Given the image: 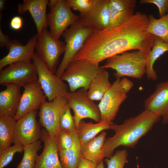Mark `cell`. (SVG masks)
Listing matches in <instances>:
<instances>
[{
  "mask_svg": "<svg viewBox=\"0 0 168 168\" xmlns=\"http://www.w3.org/2000/svg\"><path fill=\"white\" fill-rule=\"evenodd\" d=\"M144 107L161 117L163 124L168 123V80L156 85L154 91L145 100Z\"/></svg>",
  "mask_w": 168,
  "mask_h": 168,
  "instance_id": "cell-18",
  "label": "cell"
},
{
  "mask_svg": "<svg viewBox=\"0 0 168 168\" xmlns=\"http://www.w3.org/2000/svg\"><path fill=\"white\" fill-rule=\"evenodd\" d=\"M68 106L62 116L60 123V129L72 132L77 130L73 116L71 114Z\"/></svg>",
  "mask_w": 168,
  "mask_h": 168,
  "instance_id": "cell-33",
  "label": "cell"
},
{
  "mask_svg": "<svg viewBox=\"0 0 168 168\" xmlns=\"http://www.w3.org/2000/svg\"><path fill=\"white\" fill-rule=\"evenodd\" d=\"M77 130L72 132L60 129L58 135L59 150L68 149L72 146Z\"/></svg>",
  "mask_w": 168,
  "mask_h": 168,
  "instance_id": "cell-32",
  "label": "cell"
},
{
  "mask_svg": "<svg viewBox=\"0 0 168 168\" xmlns=\"http://www.w3.org/2000/svg\"><path fill=\"white\" fill-rule=\"evenodd\" d=\"M6 0H0V14L2 11L5 8V4Z\"/></svg>",
  "mask_w": 168,
  "mask_h": 168,
  "instance_id": "cell-40",
  "label": "cell"
},
{
  "mask_svg": "<svg viewBox=\"0 0 168 168\" xmlns=\"http://www.w3.org/2000/svg\"><path fill=\"white\" fill-rule=\"evenodd\" d=\"M110 17L109 25L104 30L108 31L116 28L130 19L135 14L134 10L120 11L110 3Z\"/></svg>",
  "mask_w": 168,
  "mask_h": 168,
  "instance_id": "cell-29",
  "label": "cell"
},
{
  "mask_svg": "<svg viewBox=\"0 0 168 168\" xmlns=\"http://www.w3.org/2000/svg\"><path fill=\"white\" fill-rule=\"evenodd\" d=\"M65 97L74 113L77 128L80 121L85 118H90L98 123L101 121L98 105L88 97L87 90L82 88L77 91L68 92Z\"/></svg>",
  "mask_w": 168,
  "mask_h": 168,
  "instance_id": "cell-9",
  "label": "cell"
},
{
  "mask_svg": "<svg viewBox=\"0 0 168 168\" xmlns=\"http://www.w3.org/2000/svg\"><path fill=\"white\" fill-rule=\"evenodd\" d=\"M37 80V70L33 62L14 63L0 72L1 85L14 84L24 87Z\"/></svg>",
  "mask_w": 168,
  "mask_h": 168,
  "instance_id": "cell-12",
  "label": "cell"
},
{
  "mask_svg": "<svg viewBox=\"0 0 168 168\" xmlns=\"http://www.w3.org/2000/svg\"><path fill=\"white\" fill-rule=\"evenodd\" d=\"M37 110H33L16 120L12 143L24 146L33 143L41 138V124L37 120Z\"/></svg>",
  "mask_w": 168,
  "mask_h": 168,
  "instance_id": "cell-13",
  "label": "cell"
},
{
  "mask_svg": "<svg viewBox=\"0 0 168 168\" xmlns=\"http://www.w3.org/2000/svg\"><path fill=\"white\" fill-rule=\"evenodd\" d=\"M58 156L62 168H78L82 157L81 145L77 131L72 146L65 150H59Z\"/></svg>",
  "mask_w": 168,
  "mask_h": 168,
  "instance_id": "cell-25",
  "label": "cell"
},
{
  "mask_svg": "<svg viewBox=\"0 0 168 168\" xmlns=\"http://www.w3.org/2000/svg\"><path fill=\"white\" fill-rule=\"evenodd\" d=\"M100 68L99 65L86 60L74 61L68 66L60 78L68 82L71 92L82 88L87 91Z\"/></svg>",
  "mask_w": 168,
  "mask_h": 168,
  "instance_id": "cell-6",
  "label": "cell"
},
{
  "mask_svg": "<svg viewBox=\"0 0 168 168\" xmlns=\"http://www.w3.org/2000/svg\"><path fill=\"white\" fill-rule=\"evenodd\" d=\"M141 4L150 3L156 6L158 8L160 17L168 13V0H140Z\"/></svg>",
  "mask_w": 168,
  "mask_h": 168,
  "instance_id": "cell-36",
  "label": "cell"
},
{
  "mask_svg": "<svg viewBox=\"0 0 168 168\" xmlns=\"http://www.w3.org/2000/svg\"><path fill=\"white\" fill-rule=\"evenodd\" d=\"M35 48L49 69L55 74L59 58L65 50V44L59 39L54 38L47 28H45L38 36Z\"/></svg>",
  "mask_w": 168,
  "mask_h": 168,
  "instance_id": "cell-11",
  "label": "cell"
},
{
  "mask_svg": "<svg viewBox=\"0 0 168 168\" xmlns=\"http://www.w3.org/2000/svg\"><path fill=\"white\" fill-rule=\"evenodd\" d=\"M23 147V157L16 168H35L37 152L42 147L40 141L38 140Z\"/></svg>",
  "mask_w": 168,
  "mask_h": 168,
  "instance_id": "cell-28",
  "label": "cell"
},
{
  "mask_svg": "<svg viewBox=\"0 0 168 168\" xmlns=\"http://www.w3.org/2000/svg\"><path fill=\"white\" fill-rule=\"evenodd\" d=\"M79 16L81 22L93 31L105 30L110 21L109 0H95L88 12Z\"/></svg>",
  "mask_w": 168,
  "mask_h": 168,
  "instance_id": "cell-14",
  "label": "cell"
},
{
  "mask_svg": "<svg viewBox=\"0 0 168 168\" xmlns=\"http://www.w3.org/2000/svg\"><path fill=\"white\" fill-rule=\"evenodd\" d=\"M109 74L106 69L100 67L98 73L92 80L87 91L88 97L91 100H100L112 85Z\"/></svg>",
  "mask_w": 168,
  "mask_h": 168,
  "instance_id": "cell-22",
  "label": "cell"
},
{
  "mask_svg": "<svg viewBox=\"0 0 168 168\" xmlns=\"http://www.w3.org/2000/svg\"><path fill=\"white\" fill-rule=\"evenodd\" d=\"M127 156L126 150H118L110 157L105 159V161L107 168H124L127 161Z\"/></svg>",
  "mask_w": 168,
  "mask_h": 168,
  "instance_id": "cell-31",
  "label": "cell"
},
{
  "mask_svg": "<svg viewBox=\"0 0 168 168\" xmlns=\"http://www.w3.org/2000/svg\"><path fill=\"white\" fill-rule=\"evenodd\" d=\"M147 55L140 50L126 51L108 58L101 66L115 70L116 78L127 77L140 79L146 72Z\"/></svg>",
  "mask_w": 168,
  "mask_h": 168,
  "instance_id": "cell-3",
  "label": "cell"
},
{
  "mask_svg": "<svg viewBox=\"0 0 168 168\" xmlns=\"http://www.w3.org/2000/svg\"><path fill=\"white\" fill-rule=\"evenodd\" d=\"M161 118L158 115L145 110L137 115L126 119L121 124L113 123L110 129L115 134L105 139L103 146L105 157L110 158L112 156L114 150L120 146L134 147Z\"/></svg>",
  "mask_w": 168,
  "mask_h": 168,
  "instance_id": "cell-2",
  "label": "cell"
},
{
  "mask_svg": "<svg viewBox=\"0 0 168 168\" xmlns=\"http://www.w3.org/2000/svg\"><path fill=\"white\" fill-rule=\"evenodd\" d=\"M97 166L92 162L82 158L78 168H96Z\"/></svg>",
  "mask_w": 168,
  "mask_h": 168,
  "instance_id": "cell-39",
  "label": "cell"
},
{
  "mask_svg": "<svg viewBox=\"0 0 168 168\" xmlns=\"http://www.w3.org/2000/svg\"><path fill=\"white\" fill-rule=\"evenodd\" d=\"M113 122L100 121L96 124L86 123L82 120L77 128V133L81 146L92 139L100 132L110 129Z\"/></svg>",
  "mask_w": 168,
  "mask_h": 168,
  "instance_id": "cell-23",
  "label": "cell"
},
{
  "mask_svg": "<svg viewBox=\"0 0 168 168\" xmlns=\"http://www.w3.org/2000/svg\"><path fill=\"white\" fill-rule=\"evenodd\" d=\"M106 133L102 131L98 136L81 146L82 157L97 165L105 157L103 146Z\"/></svg>",
  "mask_w": 168,
  "mask_h": 168,
  "instance_id": "cell-21",
  "label": "cell"
},
{
  "mask_svg": "<svg viewBox=\"0 0 168 168\" xmlns=\"http://www.w3.org/2000/svg\"><path fill=\"white\" fill-rule=\"evenodd\" d=\"M168 51V43L156 36L154 45L147 54L145 74L149 80L156 81L157 76L153 66L156 61L166 52Z\"/></svg>",
  "mask_w": 168,
  "mask_h": 168,
  "instance_id": "cell-24",
  "label": "cell"
},
{
  "mask_svg": "<svg viewBox=\"0 0 168 168\" xmlns=\"http://www.w3.org/2000/svg\"><path fill=\"white\" fill-rule=\"evenodd\" d=\"M48 6L50 11L47 14L46 20L49 32L54 38L59 40L67 27L75 23L79 16L72 12L66 0H51Z\"/></svg>",
  "mask_w": 168,
  "mask_h": 168,
  "instance_id": "cell-7",
  "label": "cell"
},
{
  "mask_svg": "<svg viewBox=\"0 0 168 168\" xmlns=\"http://www.w3.org/2000/svg\"><path fill=\"white\" fill-rule=\"evenodd\" d=\"M110 4L115 8L120 11L135 10V0H109Z\"/></svg>",
  "mask_w": 168,
  "mask_h": 168,
  "instance_id": "cell-35",
  "label": "cell"
},
{
  "mask_svg": "<svg viewBox=\"0 0 168 168\" xmlns=\"http://www.w3.org/2000/svg\"><path fill=\"white\" fill-rule=\"evenodd\" d=\"M41 131L40 138L44 147L42 153L37 156L35 168H62L58 156L57 137L50 136L45 129Z\"/></svg>",
  "mask_w": 168,
  "mask_h": 168,
  "instance_id": "cell-16",
  "label": "cell"
},
{
  "mask_svg": "<svg viewBox=\"0 0 168 168\" xmlns=\"http://www.w3.org/2000/svg\"><path fill=\"white\" fill-rule=\"evenodd\" d=\"M96 168H104L103 160L102 161L97 165Z\"/></svg>",
  "mask_w": 168,
  "mask_h": 168,
  "instance_id": "cell-41",
  "label": "cell"
},
{
  "mask_svg": "<svg viewBox=\"0 0 168 168\" xmlns=\"http://www.w3.org/2000/svg\"><path fill=\"white\" fill-rule=\"evenodd\" d=\"M68 106L65 96L56 97L51 101L45 100L42 104L39 109V122L50 136H58L62 116Z\"/></svg>",
  "mask_w": 168,
  "mask_h": 168,
  "instance_id": "cell-10",
  "label": "cell"
},
{
  "mask_svg": "<svg viewBox=\"0 0 168 168\" xmlns=\"http://www.w3.org/2000/svg\"><path fill=\"white\" fill-rule=\"evenodd\" d=\"M148 16L135 13L122 25L108 31H93L72 61L83 60L99 65L103 60L123 52L140 50L147 54L156 36L147 32Z\"/></svg>",
  "mask_w": 168,
  "mask_h": 168,
  "instance_id": "cell-1",
  "label": "cell"
},
{
  "mask_svg": "<svg viewBox=\"0 0 168 168\" xmlns=\"http://www.w3.org/2000/svg\"><path fill=\"white\" fill-rule=\"evenodd\" d=\"M16 121L14 117L0 116V151L11 146Z\"/></svg>",
  "mask_w": 168,
  "mask_h": 168,
  "instance_id": "cell-26",
  "label": "cell"
},
{
  "mask_svg": "<svg viewBox=\"0 0 168 168\" xmlns=\"http://www.w3.org/2000/svg\"><path fill=\"white\" fill-rule=\"evenodd\" d=\"M5 86L6 89L0 92V116L14 117L21 96V87L11 84Z\"/></svg>",
  "mask_w": 168,
  "mask_h": 168,
  "instance_id": "cell-20",
  "label": "cell"
},
{
  "mask_svg": "<svg viewBox=\"0 0 168 168\" xmlns=\"http://www.w3.org/2000/svg\"><path fill=\"white\" fill-rule=\"evenodd\" d=\"M133 85L131 81L125 77L122 79L116 78L98 105L101 121L113 122L120 105L127 98V93Z\"/></svg>",
  "mask_w": 168,
  "mask_h": 168,
  "instance_id": "cell-5",
  "label": "cell"
},
{
  "mask_svg": "<svg viewBox=\"0 0 168 168\" xmlns=\"http://www.w3.org/2000/svg\"><path fill=\"white\" fill-rule=\"evenodd\" d=\"M49 2L48 0H24L17 6V12L19 14L29 12L35 24L38 36L48 26L46 11Z\"/></svg>",
  "mask_w": 168,
  "mask_h": 168,
  "instance_id": "cell-19",
  "label": "cell"
},
{
  "mask_svg": "<svg viewBox=\"0 0 168 168\" xmlns=\"http://www.w3.org/2000/svg\"><path fill=\"white\" fill-rule=\"evenodd\" d=\"M38 37L37 34L34 35L24 45L17 40L11 41L6 47L9 51L8 54L0 60V70L14 63L31 62Z\"/></svg>",
  "mask_w": 168,
  "mask_h": 168,
  "instance_id": "cell-15",
  "label": "cell"
},
{
  "mask_svg": "<svg viewBox=\"0 0 168 168\" xmlns=\"http://www.w3.org/2000/svg\"><path fill=\"white\" fill-rule=\"evenodd\" d=\"M23 21L22 18L19 16H15L11 20L10 26L11 28L14 30H18L22 26Z\"/></svg>",
  "mask_w": 168,
  "mask_h": 168,
  "instance_id": "cell-37",
  "label": "cell"
},
{
  "mask_svg": "<svg viewBox=\"0 0 168 168\" xmlns=\"http://www.w3.org/2000/svg\"><path fill=\"white\" fill-rule=\"evenodd\" d=\"M32 59L36 67L38 81L48 101L65 96L69 92L68 86L60 77L52 73L38 53L35 52Z\"/></svg>",
  "mask_w": 168,
  "mask_h": 168,
  "instance_id": "cell-8",
  "label": "cell"
},
{
  "mask_svg": "<svg viewBox=\"0 0 168 168\" xmlns=\"http://www.w3.org/2000/svg\"><path fill=\"white\" fill-rule=\"evenodd\" d=\"M148 17L147 32L168 43V13L159 19L156 18L152 15Z\"/></svg>",
  "mask_w": 168,
  "mask_h": 168,
  "instance_id": "cell-27",
  "label": "cell"
},
{
  "mask_svg": "<svg viewBox=\"0 0 168 168\" xmlns=\"http://www.w3.org/2000/svg\"><path fill=\"white\" fill-rule=\"evenodd\" d=\"M23 151V146L18 143H14L13 146L0 151V168H3L8 165L16 153L22 152Z\"/></svg>",
  "mask_w": 168,
  "mask_h": 168,
  "instance_id": "cell-30",
  "label": "cell"
},
{
  "mask_svg": "<svg viewBox=\"0 0 168 168\" xmlns=\"http://www.w3.org/2000/svg\"><path fill=\"white\" fill-rule=\"evenodd\" d=\"M16 113V120L33 110H37L47 98L37 80L24 87Z\"/></svg>",
  "mask_w": 168,
  "mask_h": 168,
  "instance_id": "cell-17",
  "label": "cell"
},
{
  "mask_svg": "<svg viewBox=\"0 0 168 168\" xmlns=\"http://www.w3.org/2000/svg\"><path fill=\"white\" fill-rule=\"evenodd\" d=\"M93 30L84 25L79 19L61 36L65 42V49L62 60L55 75L61 77L66 68L83 46Z\"/></svg>",
  "mask_w": 168,
  "mask_h": 168,
  "instance_id": "cell-4",
  "label": "cell"
},
{
  "mask_svg": "<svg viewBox=\"0 0 168 168\" xmlns=\"http://www.w3.org/2000/svg\"><path fill=\"white\" fill-rule=\"evenodd\" d=\"M11 41L8 36L3 33L0 27V48L7 47Z\"/></svg>",
  "mask_w": 168,
  "mask_h": 168,
  "instance_id": "cell-38",
  "label": "cell"
},
{
  "mask_svg": "<svg viewBox=\"0 0 168 168\" xmlns=\"http://www.w3.org/2000/svg\"><path fill=\"white\" fill-rule=\"evenodd\" d=\"M95 0H66L71 8L80 14L86 12L91 7Z\"/></svg>",
  "mask_w": 168,
  "mask_h": 168,
  "instance_id": "cell-34",
  "label": "cell"
}]
</instances>
